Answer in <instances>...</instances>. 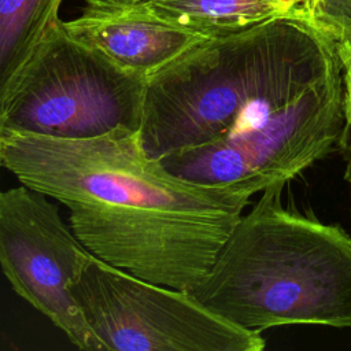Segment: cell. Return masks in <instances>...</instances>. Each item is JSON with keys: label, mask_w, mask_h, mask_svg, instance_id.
Returning a JSON list of instances; mask_svg holds the SVG:
<instances>
[{"label": "cell", "mask_w": 351, "mask_h": 351, "mask_svg": "<svg viewBox=\"0 0 351 351\" xmlns=\"http://www.w3.org/2000/svg\"><path fill=\"white\" fill-rule=\"evenodd\" d=\"M343 63L298 8L210 36L147 78L138 138L180 178L252 196L339 145Z\"/></svg>", "instance_id": "obj_1"}, {"label": "cell", "mask_w": 351, "mask_h": 351, "mask_svg": "<svg viewBox=\"0 0 351 351\" xmlns=\"http://www.w3.org/2000/svg\"><path fill=\"white\" fill-rule=\"evenodd\" d=\"M0 162L67 207L92 255L186 292L206 277L251 197L177 177L125 128L82 140L7 134Z\"/></svg>", "instance_id": "obj_2"}, {"label": "cell", "mask_w": 351, "mask_h": 351, "mask_svg": "<svg viewBox=\"0 0 351 351\" xmlns=\"http://www.w3.org/2000/svg\"><path fill=\"white\" fill-rule=\"evenodd\" d=\"M284 185L262 191L241 214L189 293L254 333L299 324L351 328V236L287 208Z\"/></svg>", "instance_id": "obj_3"}, {"label": "cell", "mask_w": 351, "mask_h": 351, "mask_svg": "<svg viewBox=\"0 0 351 351\" xmlns=\"http://www.w3.org/2000/svg\"><path fill=\"white\" fill-rule=\"evenodd\" d=\"M147 78L77 41L59 18L0 103V137L92 138L138 132Z\"/></svg>", "instance_id": "obj_4"}, {"label": "cell", "mask_w": 351, "mask_h": 351, "mask_svg": "<svg viewBox=\"0 0 351 351\" xmlns=\"http://www.w3.org/2000/svg\"><path fill=\"white\" fill-rule=\"evenodd\" d=\"M101 344L117 351H261V333L239 328L189 292L159 285L90 256L71 287Z\"/></svg>", "instance_id": "obj_5"}, {"label": "cell", "mask_w": 351, "mask_h": 351, "mask_svg": "<svg viewBox=\"0 0 351 351\" xmlns=\"http://www.w3.org/2000/svg\"><path fill=\"white\" fill-rule=\"evenodd\" d=\"M92 254L40 191H0V266L12 289L81 350H101L71 287Z\"/></svg>", "instance_id": "obj_6"}, {"label": "cell", "mask_w": 351, "mask_h": 351, "mask_svg": "<svg viewBox=\"0 0 351 351\" xmlns=\"http://www.w3.org/2000/svg\"><path fill=\"white\" fill-rule=\"evenodd\" d=\"M77 18L62 21L77 41L145 78L208 37L167 21L145 0H80Z\"/></svg>", "instance_id": "obj_7"}, {"label": "cell", "mask_w": 351, "mask_h": 351, "mask_svg": "<svg viewBox=\"0 0 351 351\" xmlns=\"http://www.w3.org/2000/svg\"><path fill=\"white\" fill-rule=\"evenodd\" d=\"M63 0H0V103L59 19Z\"/></svg>", "instance_id": "obj_8"}, {"label": "cell", "mask_w": 351, "mask_h": 351, "mask_svg": "<svg viewBox=\"0 0 351 351\" xmlns=\"http://www.w3.org/2000/svg\"><path fill=\"white\" fill-rule=\"evenodd\" d=\"M159 15L204 36H218L292 10L281 0H151Z\"/></svg>", "instance_id": "obj_9"}, {"label": "cell", "mask_w": 351, "mask_h": 351, "mask_svg": "<svg viewBox=\"0 0 351 351\" xmlns=\"http://www.w3.org/2000/svg\"><path fill=\"white\" fill-rule=\"evenodd\" d=\"M298 10L333 41L341 62L351 56V0H303Z\"/></svg>", "instance_id": "obj_10"}, {"label": "cell", "mask_w": 351, "mask_h": 351, "mask_svg": "<svg viewBox=\"0 0 351 351\" xmlns=\"http://www.w3.org/2000/svg\"><path fill=\"white\" fill-rule=\"evenodd\" d=\"M343 63V129L339 138L344 158V180L350 186L351 195V56Z\"/></svg>", "instance_id": "obj_11"}, {"label": "cell", "mask_w": 351, "mask_h": 351, "mask_svg": "<svg viewBox=\"0 0 351 351\" xmlns=\"http://www.w3.org/2000/svg\"><path fill=\"white\" fill-rule=\"evenodd\" d=\"M145 1H151V0H145Z\"/></svg>", "instance_id": "obj_12"}, {"label": "cell", "mask_w": 351, "mask_h": 351, "mask_svg": "<svg viewBox=\"0 0 351 351\" xmlns=\"http://www.w3.org/2000/svg\"><path fill=\"white\" fill-rule=\"evenodd\" d=\"M302 3H303V0H302ZM302 3H300V4H302Z\"/></svg>", "instance_id": "obj_13"}, {"label": "cell", "mask_w": 351, "mask_h": 351, "mask_svg": "<svg viewBox=\"0 0 351 351\" xmlns=\"http://www.w3.org/2000/svg\"><path fill=\"white\" fill-rule=\"evenodd\" d=\"M0 165H1V162H0Z\"/></svg>", "instance_id": "obj_14"}]
</instances>
